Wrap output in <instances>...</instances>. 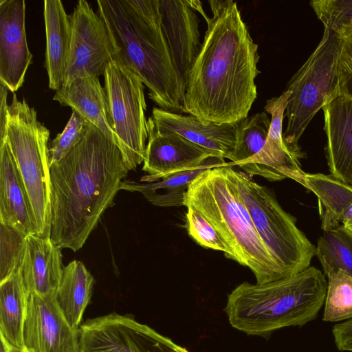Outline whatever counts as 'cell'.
I'll list each match as a JSON object with an SVG mask.
<instances>
[{"mask_svg": "<svg viewBox=\"0 0 352 352\" xmlns=\"http://www.w3.org/2000/svg\"><path fill=\"white\" fill-rule=\"evenodd\" d=\"M304 187L317 197L322 230L342 225V219L352 204V186L331 174L305 173Z\"/></svg>", "mask_w": 352, "mask_h": 352, "instance_id": "cell-26", "label": "cell"}, {"mask_svg": "<svg viewBox=\"0 0 352 352\" xmlns=\"http://www.w3.org/2000/svg\"><path fill=\"white\" fill-rule=\"evenodd\" d=\"M341 38L337 64L339 96L352 99V32Z\"/></svg>", "mask_w": 352, "mask_h": 352, "instance_id": "cell-34", "label": "cell"}, {"mask_svg": "<svg viewBox=\"0 0 352 352\" xmlns=\"http://www.w3.org/2000/svg\"><path fill=\"white\" fill-rule=\"evenodd\" d=\"M113 60L134 72L159 108L184 113L185 87L165 39L159 0H98Z\"/></svg>", "mask_w": 352, "mask_h": 352, "instance_id": "cell-3", "label": "cell"}, {"mask_svg": "<svg viewBox=\"0 0 352 352\" xmlns=\"http://www.w3.org/2000/svg\"><path fill=\"white\" fill-rule=\"evenodd\" d=\"M0 337H1V349H0V352H8L7 344H6V342L5 341V339L1 335H0Z\"/></svg>", "mask_w": 352, "mask_h": 352, "instance_id": "cell-37", "label": "cell"}, {"mask_svg": "<svg viewBox=\"0 0 352 352\" xmlns=\"http://www.w3.org/2000/svg\"><path fill=\"white\" fill-rule=\"evenodd\" d=\"M61 250L50 238L36 234L27 236L19 270L29 294H56L64 269Z\"/></svg>", "mask_w": 352, "mask_h": 352, "instance_id": "cell-19", "label": "cell"}, {"mask_svg": "<svg viewBox=\"0 0 352 352\" xmlns=\"http://www.w3.org/2000/svg\"><path fill=\"white\" fill-rule=\"evenodd\" d=\"M147 129L148 143L142 167L147 175L141 178V182H156L218 158L213 153L178 133L157 130L149 118Z\"/></svg>", "mask_w": 352, "mask_h": 352, "instance_id": "cell-14", "label": "cell"}, {"mask_svg": "<svg viewBox=\"0 0 352 352\" xmlns=\"http://www.w3.org/2000/svg\"><path fill=\"white\" fill-rule=\"evenodd\" d=\"M270 124L271 119L265 111L234 123L235 144L228 159L232 166H239L262 149Z\"/></svg>", "mask_w": 352, "mask_h": 352, "instance_id": "cell-27", "label": "cell"}, {"mask_svg": "<svg viewBox=\"0 0 352 352\" xmlns=\"http://www.w3.org/2000/svg\"><path fill=\"white\" fill-rule=\"evenodd\" d=\"M27 236L14 228L0 223V283L10 278L21 267Z\"/></svg>", "mask_w": 352, "mask_h": 352, "instance_id": "cell-30", "label": "cell"}, {"mask_svg": "<svg viewBox=\"0 0 352 352\" xmlns=\"http://www.w3.org/2000/svg\"><path fill=\"white\" fill-rule=\"evenodd\" d=\"M24 0L0 1V82L15 93L32 62L25 33Z\"/></svg>", "mask_w": 352, "mask_h": 352, "instance_id": "cell-15", "label": "cell"}, {"mask_svg": "<svg viewBox=\"0 0 352 352\" xmlns=\"http://www.w3.org/2000/svg\"><path fill=\"white\" fill-rule=\"evenodd\" d=\"M225 163V161L218 158H212L197 168L177 173L156 182L143 183L124 179L120 190L139 192L157 206H184L186 195L191 182L205 170Z\"/></svg>", "mask_w": 352, "mask_h": 352, "instance_id": "cell-23", "label": "cell"}, {"mask_svg": "<svg viewBox=\"0 0 352 352\" xmlns=\"http://www.w3.org/2000/svg\"><path fill=\"white\" fill-rule=\"evenodd\" d=\"M5 341H6V340H5ZM6 342L7 344L8 352H28L25 349H18V348L11 346L10 344H8V342L6 341Z\"/></svg>", "mask_w": 352, "mask_h": 352, "instance_id": "cell-38", "label": "cell"}, {"mask_svg": "<svg viewBox=\"0 0 352 352\" xmlns=\"http://www.w3.org/2000/svg\"><path fill=\"white\" fill-rule=\"evenodd\" d=\"M162 29L185 89L200 51L199 19L188 0H159Z\"/></svg>", "mask_w": 352, "mask_h": 352, "instance_id": "cell-16", "label": "cell"}, {"mask_svg": "<svg viewBox=\"0 0 352 352\" xmlns=\"http://www.w3.org/2000/svg\"><path fill=\"white\" fill-rule=\"evenodd\" d=\"M94 278L84 263L73 261L64 267L56 292L58 305L69 324L78 330L90 302Z\"/></svg>", "mask_w": 352, "mask_h": 352, "instance_id": "cell-24", "label": "cell"}, {"mask_svg": "<svg viewBox=\"0 0 352 352\" xmlns=\"http://www.w3.org/2000/svg\"><path fill=\"white\" fill-rule=\"evenodd\" d=\"M23 336L28 352H80L79 329L67 322L56 294H30Z\"/></svg>", "mask_w": 352, "mask_h": 352, "instance_id": "cell-13", "label": "cell"}, {"mask_svg": "<svg viewBox=\"0 0 352 352\" xmlns=\"http://www.w3.org/2000/svg\"><path fill=\"white\" fill-rule=\"evenodd\" d=\"M327 287L322 320L340 322L352 319V276L343 270L325 274Z\"/></svg>", "mask_w": 352, "mask_h": 352, "instance_id": "cell-29", "label": "cell"}, {"mask_svg": "<svg viewBox=\"0 0 352 352\" xmlns=\"http://www.w3.org/2000/svg\"><path fill=\"white\" fill-rule=\"evenodd\" d=\"M316 248L324 275L341 270L352 276V234L344 226L323 231Z\"/></svg>", "mask_w": 352, "mask_h": 352, "instance_id": "cell-28", "label": "cell"}, {"mask_svg": "<svg viewBox=\"0 0 352 352\" xmlns=\"http://www.w3.org/2000/svg\"><path fill=\"white\" fill-rule=\"evenodd\" d=\"M212 17L189 72L184 113L217 124H234L248 116L257 98L258 45L236 3L209 0Z\"/></svg>", "mask_w": 352, "mask_h": 352, "instance_id": "cell-1", "label": "cell"}, {"mask_svg": "<svg viewBox=\"0 0 352 352\" xmlns=\"http://www.w3.org/2000/svg\"><path fill=\"white\" fill-rule=\"evenodd\" d=\"M70 52L63 85L76 78L104 75L113 61V49L105 23L85 0L73 13Z\"/></svg>", "mask_w": 352, "mask_h": 352, "instance_id": "cell-11", "label": "cell"}, {"mask_svg": "<svg viewBox=\"0 0 352 352\" xmlns=\"http://www.w3.org/2000/svg\"><path fill=\"white\" fill-rule=\"evenodd\" d=\"M0 223L26 236L36 234L29 198L6 142L0 146Z\"/></svg>", "mask_w": 352, "mask_h": 352, "instance_id": "cell-20", "label": "cell"}, {"mask_svg": "<svg viewBox=\"0 0 352 352\" xmlns=\"http://www.w3.org/2000/svg\"><path fill=\"white\" fill-rule=\"evenodd\" d=\"M90 122L72 110L65 129L52 140L48 150L50 166L59 162L68 155L81 140Z\"/></svg>", "mask_w": 352, "mask_h": 352, "instance_id": "cell-33", "label": "cell"}, {"mask_svg": "<svg viewBox=\"0 0 352 352\" xmlns=\"http://www.w3.org/2000/svg\"><path fill=\"white\" fill-rule=\"evenodd\" d=\"M103 76L119 148L129 170H134L144 162L148 139L144 83L134 72L114 60Z\"/></svg>", "mask_w": 352, "mask_h": 352, "instance_id": "cell-9", "label": "cell"}, {"mask_svg": "<svg viewBox=\"0 0 352 352\" xmlns=\"http://www.w3.org/2000/svg\"><path fill=\"white\" fill-rule=\"evenodd\" d=\"M230 172L260 238L285 276L310 267L316 248L297 227L296 219L267 188L232 166Z\"/></svg>", "mask_w": 352, "mask_h": 352, "instance_id": "cell-7", "label": "cell"}, {"mask_svg": "<svg viewBox=\"0 0 352 352\" xmlns=\"http://www.w3.org/2000/svg\"><path fill=\"white\" fill-rule=\"evenodd\" d=\"M46 34L45 67L49 88L57 91L62 86L67 66L72 35V16L60 0L44 1Z\"/></svg>", "mask_w": 352, "mask_h": 352, "instance_id": "cell-22", "label": "cell"}, {"mask_svg": "<svg viewBox=\"0 0 352 352\" xmlns=\"http://www.w3.org/2000/svg\"><path fill=\"white\" fill-rule=\"evenodd\" d=\"M53 100L67 106L92 123L118 147L104 88L98 76L76 78L56 91Z\"/></svg>", "mask_w": 352, "mask_h": 352, "instance_id": "cell-21", "label": "cell"}, {"mask_svg": "<svg viewBox=\"0 0 352 352\" xmlns=\"http://www.w3.org/2000/svg\"><path fill=\"white\" fill-rule=\"evenodd\" d=\"M80 352H190L131 315L111 313L79 327Z\"/></svg>", "mask_w": 352, "mask_h": 352, "instance_id": "cell-10", "label": "cell"}, {"mask_svg": "<svg viewBox=\"0 0 352 352\" xmlns=\"http://www.w3.org/2000/svg\"><path fill=\"white\" fill-rule=\"evenodd\" d=\"M160 131L179 134L192 143L213 153L219 160L229 159L235 144L234 124H217L192 115L154 107L148 118Z\"/></svg>", "mask_w": 352, "mask_h": 352, "instance_id": "cell-17", "label": "cell"}, {"mask_svg": "<svg viewBox=\"0 0 352 352\" xmlns=\"http://www.w3.org/2000/svg\"><path fill=\"white\" fill-rule=\"evenodd\" d=\"M186 228L190 236L199 245L223 252L225 256L233 259V254L210 222L198 210L187 206Z\"/></svg>", "mask_w": 352, "mask_h": 352, "instance_id": "cell-32", "label": "cell"}, {"mask_svg": "<svg viewBox=\"0 0 352 352\" xmlns=\"http://www.w3.org/2000/svg\"><path fill=\"white\" fill-rule=\"evenodd\" d=\"M128 172L119 147L90 122L68 155L50 166L52 241L80 250Z\"/></svg>", "mask_w": 352, "mask_h": 352, "instance_id": "cell-2", "label": "cell"}, {"mask_svg": "<svg viewBox=\"0 0 352 352\" xmlns=\"http://www.w3.org/2000/svg\"><path fill=\"white\" fill-rule=\"evenodd\" d=\"M8 89L0 82V146L6 142L8 107L7 103Z\"/></svg>", "mask_w": 352, "mask_h": 352, "instance_id": "cell-35", "label": "cell"}, {"mask_svg": "<svg viewBox=\"0 0 352 352\" xmlns=\"http://www.w3.org/2000/svg\"><path fill=\"white\" fill-rule=\"evenodd\" d=\"M50 131L36 111L13 93L9 104L6 142L15 160L32 212L36 234L50 238L51 175L47 142Z\"/></svg>", "mask_w": 352, "mask_h": 352, "instance_id": "cell-6", "label": "cell"}, {"mask_svg": "<svg viewBox=\"0 0 352 352\" xmlns=\"http://www.w3.org/2000/svg\"><path fill=\"white\" fill-rule=\"evenodd\" d=\"M289 91L285 90L278 97L267 100L265 111L271 115L267 140L262 149L253 157L239 166L250 175H258L270 181L292 179L305 186V175L300 160L301 149L290 147L285 141L283 121Z\"/></svg>", "mask_w": 352, "mask_h": 352, "instance_id": "cell-12", "label": "cell"}, {"mask_svg": "<svg viewBox=\"0 0 352 352\" xmlns=\"http://www.w3.org/2000/svg\"><path fill=\"white\" fill-rule=\"evenodd\" d=\"M322 109L330 174L352 186V99L337 96Z\"/></svg>", "mask_w": 352, "mask_h": 352, "instance_id": "cell-18", "label": "cell"}, {"mask_svg": "<svg viewBox=\"0 0 352 352\" xmlns=\"http://www.w3.org/2000/svg\"><path fill=\"white\" fill-rule=\"evenodd\" d=\"M341 41L336 33L324 28L317 47L287 83L283 138L293 148H300L298 141L316 113L339 96L337 64Z\"/></svg>", "mask_w": 352, "mask_h": 352, "instance_id": "cell-8", "label": "cell"}, {"mask_svg": "<svg viewBox=\"0 0 352 352\" xmlns=\"http://www.w3.org/2000/svg\"><path fill=\"white\" fill-rule=\"evenodd\" d=\"M351 221H352V204L350 206V207L346 211V212L342 219L341 224L342 226H346Z\"/></svg>", "mask_w": 352, "mask_h": 352, "instance_id": "cell-36", "label": "cell"}, {"mask_svg": "<svg viewBox=\"0 0 352 352\" xmlns=\"http://www.w3.org/2000/svg\"><path fill=\"white\" fill-rule=\"evenodd\" d=\"M310 6L324 28L340 37L352 32V0H313Z\"/></svg>", "mask_w": 352, "mask_h": 352, "instance_id": "cell-31", "label": "cell"}, {"mask_svg": "<svg viewBox=\"0 0 352 352\" xmlns=\"http://www.w3.org/2000/svg\"><path fill=\"white\" fill-rule=\"evenodd\" d=\"M344 226L348 231H349L352 234V221Z\"/></svg>", "mask_w": 352, "mask_h": 352, "instance_id": "cell-39", "label": "cell"}, {"mask_svg": "<svg viewBox=\"0 0 352 352\" xmlns=\"http://www.w3.org/2000/svg\"><path fill=\"white\" fill-rule=\"evenodd\" d=\"M327 287L324 274L315 267L263 284L244 282L228 294L225 312L232 327L267 338L314 320L324 306Z\"/></svg>", "mask_w": 352, "mask_h": 352, "instance_id": "cell-4", "label": "cell"}, {"mask_svg": "<svg viewBox=\"0 0 352 352\" xmlns=\"http://www.w3.org/2000/svg\"><path fill=\"white\" fill-rule=\"evenodd\" d=\"M232 165L208 168L190 184L184 206L201 212L230 248L233 261L248 267L256 283L286 277L260 238L231 176Z\"/></svg>", "mask_w": 352, "mask_h": 352, "instance_id": "cell-5", "label": "cell"}, {"mask_svg": "<svg viewBox=\"0 0 352 352\" xmlns=\"http://www.w3.org/2000/svg\"><path fill=\"white\" fill-rule=\"evenodd\" d=\"M29 296L20 270L0 283V335L18 349H24L23 334Z\"/></svg>", "mask_w": 352, "mask_h": 352, "instance_id": "cell-25", "label": "cell"}]
</instances>
